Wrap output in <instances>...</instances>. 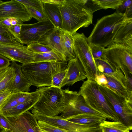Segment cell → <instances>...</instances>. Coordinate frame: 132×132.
Instances as JSON below:
<instances>
[{
    "instance_id": "277c9868",
    "label": "cell",
    "mask_w": 132,
    "mask_h": 132,
    "mask_svg": "<svg viewBox=\"0 0 132 132\" xmlns=\"http://www.w3.org/2000/svg\"><path fill=\"white\" fill-rule=\"evenodd\" d=\"M65 61L34 62L21 65L22 71L32 85L37 88L51 86L55 74L67 68Z\"/></svg>"
},
{
    "instance_id": "6da1fadb",
    "label": "cell",
    "mask_w": 132,
    "mask_h": 132,
    "mask_svg": "<svg viewBox=\"0 0 132 132\" xmlns=\"http://www.w3.org/2000/svg\"><path fill=\"white\" fill-rule=\"evenodd\" d=\"M87 0H64L59 4L62 20L61 29L72 35L92 23L93 13Z\"/></svg>"
},
{
    "instance_id": "7bdbcfd3",
    "label": "cell",
    "mask_w": 132,
    "mask_h": 132,
    "mask_svg": "<svg viewBox=\"0 0 132 132\" xmlns=\"http://www.w3.org/2000/svg\"><path fill=\"white\" fill-rule=\"evenodd\" d=\"M22 25L18 24L12 26L10 28V29L13 31L19 38L20 35Z\"/></svg>"
},
{
    "instance_id": "8fae6325",
    "label": "cell",
    "mask_w": 132,
    "mask_h": 132,
    "mask_svg": "<svg viewBox=\"0 0 132 132\" xmlns=\"http://www.w3.org/2000/svg\"><path fill=\"white\" fill-rule=\"evenodd\" d=\"M9 18L24 22L29 21L32 17L23 5L16 0H12L0 5V21Z\"/></svg>"
},
{
    "instance_id": "1f68e13d",
    "label": "cell",
    "mask_w": 132,
    "mask_h": 132,
    "mask_svg": "<svg viewBox=\"0 0 132 132\" xmlns=\"http://www.w3.org/2000/svg\"><path fill=\"white\" fill-rule=\"evenodd\" d=\"M117 12L125 13L128 18H132V0H124L122 4L116 10Z\"/></svg>"
},
{
    "instance_id": "d6a6232c",
    "label": "cell",
    "mask_w": 132,
    "mask_h": 132,
    "mask_svg": "<svg viewBox=\"0 0 132 132\" xmlns=\"http://www.w3.org/2000/svg\"><path fill=\"white\" fill-rule=\"evenodd\" d=\"M25 6L30 7L44 13L43 3L40 0H16Z\"/></svg>"
},
{
    "instance_id": "f1b7e54d",
    "label": "cell",
    "mask_w": 132,
    "mask_h": 132,
    "mask_svg": "<svg viewBox=\"0 0 132 132\" xmlns=\"http://www.w3.org/2000/svg\"><path fill=\"white\" fill-rule=\"evenodd\" d=\"M19 104L15 93H12L0 106V113L7 111Z\"/></svg>"
},
{
    "instance_id": "d4e9b609",
    "label": "cell",
    "mask_w": 132,
    "mask_h": 132,
    "mask_svg": "<svg viewBox=\"0 0 132 132\" xmlns=\"http://www.w3.org/2000/svg\"><path fill=\"white\" fill-rule=\"evenodd\" d=\"M102 132H127L129 131V128L120 121H104L100 124Z\"/></svg>"
},
{
    "instance_id": "f546056e",
    "label": "cell",
    "mask_w": 132,
    "mask_h": 132,
    "mask_svg": "<svg viewBox=\"0 0 132 132\" xmlns=\"http://www.w3.org/2000/svg\"><path fill=\"white\" fill-rule=\"evenodd\" d=\"M27 46L28 50L34 53H43L53 51L49 47L40 44L38 42L31 43Z\"/></svg>"
},
{
    "instance_id": "484cf974",
    "label": "cell",
    "mask_w": 132,
    "mask_h": 132,
    "mask_svg": "<svg viewBox=\"0 0 132 132\" xmlns=\"http://www.w3.org/2000/svg\"><path fill=\"white\" fill-rule=\"evenodd\" d=\"M34 62L58 61L67 62L62 55L53 50L45 53H34Z\"/></svg>"
},
{
    "instance_id": "cb8c5ba5",
    "label": "cell",
    "mask_w": 132,
    "mask_h": 132,
    "mask_svg": "<svg viewBox=\"0 0 132 132\" xmlns=\"http://www.w3.org/2000/svg\"><path fill=\"white\" fill-rule=\"evenodd\" d=\"M61 38L68 61L76 56L73 51V42L72 35L61 30Z\"/></svg>"
},
{
    "instance_id": "7c38bea8",
    "label": "cell",
    "mask_w": 132,
    "mask_h": 132,
    "mask_svg": "<svg viewBox=\"0 0 132 132\" xmlns=\"http://www.w3.org/2000/svg\"><path fill=\"white\" fill-rule=\"evenodd\" d=\"M84 113L94 114L103 116L89 107L82 96L78 92L67 105L61 115L59 116L66 120L72 116Z\"/></svg>"
},
{
    "instance_id": "681fc988",
    "label": "cell",
    "mask_w": 132,
    "mask_h": 132,
    "mask_svg": "<svg viewBox=\"0 0 132 132\" xmlns=\"http://www.w3.org/2000/svg\"><path fill=\"white\" fill-rule=\"evenodd\" d=\"M5 91H2V92H0V94H2V93H3V92H4Z\"/></svg>"
},
{
    "instance_id": "74e56055",
    "label": "cell",
    "mask_w": 132,
    "mask_h": 132,
    "mask_svg": "<svg viewBox=\"0 0 132 132\" xmlns=\"http://www.w3.org/2000/svg\"><path fill=\"white\" fill-rule=\"evenodd\" d=\"M0 126L4 128L5 130L12 132H20L15 129L8 122L6 117L0 113Z\"/></svg>"
},
{
    "instance_id": "7dc6e473",
    "label": "cell",
    "mask_w": 132,
    "mask_h": 132,
    "mask_svg": "<svg viewBox=\"0 0 132 132\" xmlns=\"http://www.w3.org/2000/svg\"><path fill=\"white\" fill-rule=\"evenodd\" d=\"M4 2H3L0 0V5L4 3Z\"/></svg>"
},
{
    "instance_id": "f6af8a7d",
    "label": "cell",
    "mask_w": 132,
    "mask_h": 132,
    "mask_svg": "<svg viewBox=\"0 0 132 132\" xmlns=\"http://www.w3.org/2000/svg\"><path fill=\"white\" fill-rule=\"evenodd\" d=\"M11 18H9L4 19L0 21V22L10 28L12 26L11 23Z\"/></svg>"
},
{
    "instance_id": "ab89813d",
    "label": "cell",
    "mask_w": 132,
    "mask_h": 132,
    "mask_svg": "<svg viewBox=\"0 0 132 132\" xmlns=\"http://www.w3.org/2000/svg\"><path fill=\"white\" fill-rule=\"evenodd\" d=\"M0 42L8 44H18L21 43L16 40L12 39L0 34Z\"/></svg>"
},
{
    "instance_id": "30bf717a",
    "label": "cell",
    "mask_w": 132,
    "mask_h": 132,
    "mask_svg": "<svg viewBox=\"0 0 132 132\" xmlns=\"http://www.w3.org/2000/svg\"><path fill=\"white\" fill-rule=\"evenodd\" d=\"M34 54L21 43L15 44L0 42V54L11 61L19 62L22 64L34 62Z\"/></svg>"
},
{
    "instance_id": "83f0119b",
    "label": "cell",
    "mask_w": 132,
    "mask_h": 132,
    "mask_svg": "<svg viewBox=\"0 0 132 132\" xmlns=\"http://www.w3.org/2000/svg\"><path fill=\"white\" fill-rule=\"evenodd\" d=\"M14 93L19 104L25 103L39 97L40 95L39 88L33 92H20Z\"/></svg>"
},
{
    "instance_id": "d6986e66",
    "label": "cell",
    "mask_w": 132,
    "mask_h": 132,
    "mask_svg": "<svg viewBox=\"0 0 132 132\" xmlns=\"http://www.w3.org/2000/svg\"><path fill=\"white\" fill-rule=\"evenodd\" d=\"M107 81L105 86L127 100L132 102V92L128 90L120 82L114 78L105 75Z\"/></svg>"
},
{
    "instance_id": "2e32d148",
    "label": "cell",
    "mask_w": 132,
    "mask_h": 132,
    "mask_svg": "<svg viewBox=\"0 0 132 132\" xmlns=\"http://www.w3.org/2000/svg\"><path fill=\"white\" fill-rule=\"evenodd\" d=\"M11 66L15 71V76L10 90L13 93L29 92L32 85L22 72L21 65L11 61Z\"/></svg>"
},
{
    "instance_id": "8992f818",
    "label": "cell",
    "mask_w": 132,
    "mask_h": 132,
    "mask_svg": "<svg viewBox=\"0 0 132 132\" xmlns=\"http://www.w3.org/2000/svg\"><path fill=\"white\" fill-rule=\"evenodd\" d=\"M106 61L121 70L126 78L132 76V47L112 42L105 48Z\"/></svg>"
},
{
    "instance_id": "c3c4849f",
    "label": "cell",
    "mask_w": 132,
    "mask_h": 132,
    "mask_svg": "<svg viewBox=\"0 0 132 132\" xmlns=\"http://www.w3.org/2000/svg\"><path fill=\"white\" fill-rule=\"evenodd\" d=\"M4 132H12L9 130H5Z\"/></svg>"
},
{
    "instance_id": "5b68a950",
    "label": "cell",
    "mask_w": 132,
    "mask_h": 132,
    "mask_svg": "<svg viewBox=\"0 0 132 132\" xmlns=\"http://www.w3.org/2000/svg\"><path fill=\"white\" fill-rule=\"evenodd\" d=\"M79 93L91 109L113 121H120L119 118L107 102L95 81L88 80L84 81Z\"/></svg>"
},
{
    "instance_id": "52a82bcc",
    "label": "cell",
    "mask_w": 132,
    "mask_h": 132,
    "mask_svg": "<svg viewBox=\"0 0 132 132\" xmlns=\"http://www.w3.org/2000/svg\"><path fill=\"white\" fill-rule=\"evenodd\" d=\"M73 51L83 66L87 80L95 81L96 77L101 73L98 71L88 45L83 33L76 32L72 35Z\"/></svg>"
},
{
    "instance_id": "4316f807",
    "label": "cell",
    "mask_w": 132,
    "mask_h": 132,
    "mask_svg": "<svg viewBox=\"0 0 132 132\" xmlns=\"http://www.w3.org/2000/svg\"><path fill=\"white\" fill-rule=\"evenodd\" d=\"M99 71L105 75L112 77L117 69L111 65L106 60H95Z\"/></svg>"
},
{
    "instance_id": "816d5d0a",
    "label": "cell",
    "mask_w": 132,
    "mask_h": 132,
    "mask_svg": "<svg viewBox=\"0 0 132 132\" xmlns=\"http://www.w3.org/2000/svg\"><path fill=\"white\" fill-rule=\"evenodd\" d=\"M42 132H43V131L42 130Z\"/></svg>"
},
{
    "instance_id": "8d00e7d4",
    "label": "cell",
    "mask_w": 132,
    "mask_h": 132,
    "mask_svg": "<svg viewBox=\"0 0 132 132\" xmlns=\"http://www.w3.org/2000/svg\"><path fill=\"white\" fill-rule=\"evenodd\" d=\"M0 34L12 39L16 40L21 43L18 37L10 28L0 22Z\"/></svg>"
},
{
    "instance_id": "ac0fdd59",
    "label": "cell",
    "mask_w": 132,
    "mask_h": 132,
    "mask_svg": "<svg viewBox=\"0 0 132 132\" xmlns=\"http://www.w3.org/2000/svg\"><path fill=\"white\" fill-rule=\"evenodd\" d=\"M106 118L103 116L94 114L84 113L72 116L66 120L75 123L84 125L100 124Z\"/></svg>"
},
{
    "instance_id": "4dcf8cb0",
    "label": "cell",
    "mask_w": 132,
    "mask_h": 132,
    "mask_svg": "<svg viewBox=\"0 0 132 132\" xmlns=\"http://www.w3.org/2000/svg\"><path fill=\"white\" fill-rule=\"evenodd\" d=\"M37 122L39 127L43 132H70L43 121L38 120Z\"/></svg>"
},
{
    "instance_id": "7402d4cb",
    "label": "cell",
    "mask_w": 132,
    "mask_h": 132,
    "mask_svg": "<svg viewBox=\"0 0 132 132\" xmlns=\"http://www.w3.org/2000/svg\"><path fill=\"white\" fill-rule=\"evenodd\" d=\"M15 75V70L11 66L0 70V92L10 90Z\"/></svg>"
},
{
    "instance_id": "e0dca14e",
    "label": "cell",
    "mask_w": 132,
    "mask_h": 132,
    "mask_svg": "<svg viewBox=\"0 0 132 132\" xmlns=\"http://www.w3.org/2000/svg\"><path fill=\"white\" fill-rule=\"evenodd\" d=\"M43 6L44 12L48 20L54 27L61 29L62 20L59 4L44 3H43Z\"/></svg>"
},
{
    "instance_id": "bcb514c9",
    "label": "cell",
    "mask_w": 132,
    "mask_h": 132,
    "mask_svg": "<svg viewBox=\"0 0 132 132\" xmlns=\"http://www.w3.org/2000/svg\"><path fill=\"white\" fill-rule=\"evenodd\" d=\"M5 130L4 128L0 126V132H4Z\"/></svg>"
},
{
    "instance_id": "3957f363",
    "label": "cell",
    "mask_w": 132,
    "mask_h": 132,
    "mask_svg": "<svg viewBox=\"0 0 132 132\" xmlns=\"http://www.w3.org/2000/svg\"><path fill=\"white\" fill-rule=\"evenodd\" d=\"M125 13L115 12L98 19L89 36L87 38L90 47L108 46L113 41L119 29L129 19Z\"/></svg>"
},
{
    "instance_id": "ffe728a7",
    "label": "cell",
    "mask_w": 132,
    "mask_h": 132,
    "mask_svg": "<svg viewBox=\"0 0 132 132\" xmlns=\"http://www.w3.org/2000/svg\"><path fill=\"white\" fill-rule=\"evenodd\" d=\"M113 42L132 47V18L119 29Z\"/></svg>"
},
{
    "instance_id": "f907efd6",
    "label": "cell",
    "mask_w": 132,
    "mask_h": 132,
    "mask_svg": "<svg viewBox=\"0 0 132 132\" xmlns=\"http://www.w3.org/2000/svg\"><path fill=\"white\" fill-rule=\"evenodd\" d=\"M130 132L129 131H128V132Z\"/></svg>"
},
{
    "instance_id": "4fadbf2b",
    "label": "cell",
    "mask_w": 132,
    "mask_h": 132,
    "mask_svg": "<svg viewBox=\"0 0 132 132\" xmlns=\"http://www.w3.org/2000/svg\"><path fill=\"white\" fill-rule=\"evenodd\" d=\"M67 69L65 76L60 85V88L66 85H72L77 82L83 81L86 78L84 69L76 56L68 61Z\"/></svg>"
},
{
    "instance_id": "d590c367",
    "label": "cell",
    "mask_w": 132,
    "mask_h": 132,
    "mask_svg": "<svg viewBox=\"0 0 132 132\" xmlns=\"http://www.w3.org/2000/svg\"><path fill=\"white\" fill-rule=\"evenodd\" d=\"M67 71V68L55 75L52 78L51 86L60 88L61 84L65 76Z\"/></svg>"
},
{
    "instance_id": "b9f144b4",
    "label": "cell",
    "mask_w": 132,
    "mask_h": 132,
    "mask_svg": "<svg viewBox=\"0 0 132 132\" xmlns=\"http://www.w3.org/2000/svg\"><path fill=\"white\" fill-rule=\"evenodd\" d=\"M11 93L12 92L8 90L0 94V106Z\"/></svg>"
},
{
    "instance_id": "9a60e30c",
    "label": "cell",
    "mask_w": 132,
    "mask_h": 132,
    "mask_svg": "<svg viewBox=\"0 0 132 132\" xmlns=\"http://www.w3.org/2000/svg\"><path fill=\"white\" fill-rule=\"evenodd\" d=\"M61 30L54 27L44 35L38 41L42 44L46 45L61 54L68 61L61 38Z\"/></svg>"
},
{
    "instance_id": "7a4b0ae2",
    "label": "cell",
    "mask_w": 132,
    "mask_h": 132,
    "mask_svg": "<svg viewBox=\"0 0 132 132\" xmlns=\"http://www.w3.org/2000/svg\"><path fill=\"white\" fill-rule=\"evenodd\" d=\"M40 95L38 101L31 109L35 112L54 117L61 113L72 99L73 91L51 86L39 88Z\"/></svg>"
},
{
    "instance_id": "44dd1931",
    "label": "cell",
    "mask_w": 132,
    "mask_h": 132,
    "mask_svg": "<svg viewBox=\"0 0 132 132\" xmlns=\"http://www.w3.org/2000/svg\"><path fill=\"white\" fill-rule=\"evenodd\" d=\"M124 0H88L87 4L93 13L102 9L116 10L122 3Z\"/></svg>"
},
{
    "instance_id": "e575fe53",
    "label": "cell",
    "mask_w": 132,
    "mask_h": 132,
    "mask_svg": "<svg viewBox=\"0 0 132 132\" xmlns=\"http://www.w3.org/2000/svg\"><path fill=\"white\" fill-rule=\"evenodd\" d=\"M25 7L32 18L36 19L38 22L48 20L44 13L30 7Z\"/></svg>"
},
{
    "instance_id": "603a6c76",
    "label": "cell",
    "mask_w": 132,
    "mask_h": 132,
    "mask_svg": "<svg viewBox=\"0 0 132 132\" xmlns=\"http://www.w3.org/2000/svg\"><path fill=\"white\" fill-rule=\"evenodd\" d=\"M39 97L19 104L11 109L1 113L5 117H15L19 116L31 110L36 103Z\"/></svg>"
},
{
    "instance_id": "ba28073f",
    "label": "cell",
    "mask_w": 132,
    "mask_h": 132,
    "mask_svg": "<svg viewBox=\"0 0 132 132\" xmlns=\"http://www.w3.org/2000/svg\"><path fill=\"white\" fill-rule=\"evenodd\" d=\"M100 89L105 99L120 119L130 130L132 129V102L112 91L108 87L99 85Z\"/></svg>"
},
{
    "instance_id": "f35d334b",
    "label": "cell",
    "mask_w": 132,
    "mask_h": 132,
    "mask_svg": "<svg viewBox=\"0 0 132 132\" xmlns=\"http://www.w3.org/2000/svg\"><path fill=\"white\" fill-rule=\"evenodd\" d=\"M11 60L0 54V70L5 69L11 65Z\"/></svg>"
},
{
    "instance_id": "836d02e7",
    "label": "cell",
    "mask_w": 132,
    "mask_h": 132,
    "mask_svg": "<svg viewBox=\"0 0 132 132\" xmlns=\"http://www.w3.org/2000/svg\"><path fill=\"white\" fill-rule=\"evenodd\" d=\"M90 47L94 60H106L105 57V47L98 46H94Z\"/></svg>"
},
{
    "instance_id": "ee69618b",
    "label": "cell",
    "mask_w": 132,
    "mask_h": 132,
    "mask_svg": "<svg viewBox=\"0 0 132 132\" xmlns=\"http://www.w3.org/2000/svg\"><path fill=\"white\" fill-rule=\"evenodd\" d=\"M40 1L43 3H45L58 5L62 2L64 0H40Z\"/></svg>"
},
{
    "instance_id": "5bb4252c",
    "label": "cell",
    "mask_w": 132,
    "mask_h": 132,
    "mask_svg": "<svg viewBox=\"0 0 132 132\" xmlns=\"http://www.w3.org/2000/svg\"><path fill=\"white\" fill-rule=\"evenodd\" d=\"M9 123L20 132H36L38 126L34 115L28 111L15 117H6Z\"/></svg>"
},
{
    "instance_id": "9c48e42d",
    "label": "cell",
    "mask_w": 132,
    "mask_h": 132,
    "mask_svg": "<svg viewBox=\"0 0 132 132\" xmlns=\"http://www.w3.org/2000/svg\"><path fill=\"white\" fill-rule=\"evenodd\" d=\"M54 27L48 20L30 24H23L19 38L21 44L27 45L31 43L38 42L44 35Z\"/></svg>"
},
{
    "instance_id": "60d3db41",
    "label": "cell",
    "mask_w": 132,
    "mask_h": 132,
    "mask_svg": "<svg viewBox=\"0 0 132 132\" xmlns=\"http://www.w3.org/2000/svg\"><path fill=\"white\" fill-rule=\"evenodd\" d=\"M95 82L98 85L104 86H105L107 83V80L105 75L102 73L96 77Z\"/></svg>"
}]
</instances>
